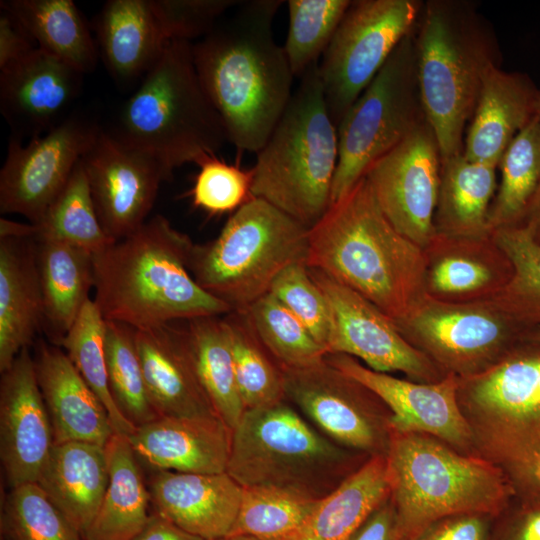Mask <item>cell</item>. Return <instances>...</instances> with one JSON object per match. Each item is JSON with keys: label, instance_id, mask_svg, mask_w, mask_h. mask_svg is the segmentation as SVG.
<instances>
[{"label": "cell", "instance_id": "obj_1", "mask_svg": "<svg viewBox=\"0 0 540 540\" xmlns=\"http://www.w3.org/2000/svg\"><path fill=\"white\" fill-rule=\"evenodd\" d=\"M283 3L240 1L229 18L192 44L200 82L228 142L240 152L257 153L263 147L293 95L295 77L273 35Z\"/></svg>", "mask_w": 540, "mask_h": 540}, {"label": "cell", "instance_id": "obj_2", "mask_svg": "<svg viewBox=\"0 0 540 540\" xmlns=\"http://www.w3.org/2000/svg\"><path fill=\"white\" fill-rule=\"evenodd\" d=\"M426 251L398 232L363 177L309 230L307 266L397 321L427 294Z\"/></svg>", "mask_w": 540, "mask_h": 540}, {"label": "cell", "instance_id": "obj_3", "mask_svg": "<svg viewBox=\"0 0 540 540\" xmlns=\"http://www.w3.org/2000/svg\"><path fill=\"white\" fill-rule=\"evenodd\" d=\"M190 237L155 215L127 237L92 254L94 302L106 321L135 330L232 312L192 277Z\"/></svg>", "mask_w": 540, "mask_h": 540}, {"label": "cell", "instance_id": "obj_4", "mask_svg": "<svg viewBox=\"0 0 540 540\" xmlns=\"http://www.w3.org/2000/svg\"><path fill=\"white\" fill-rule=\"evenodd\" d=\"M413 40L421 104L441 160L461 154L484 73L501 65L495 33L473 3L430 0Z\"/></svg>", "mask_w": 540, "mask_h": 540}, {"label": "cell", "instance_id": "obj_5", "mask_svg": "<svg viewBox=\"0 0 540 540\" xmlns=\"http://www.w3.org/2000/svg\"><path fill=\"white\" fill-rule=\"evenodd\" d=\"M153 158L166 180L185 163L216 154L228 142L224 123L195 69L192 43L168 41L156 64L123 104L116 132Z\"/></svg>", "mask_w": 540, "mask_h": 540}, {"label": "cell", "instance_id": "obj_6", "mask_svg": "<svg viewBox=\"0 0 540 540\" xmlns=\"http://www.w3.org/2000/svg\"><path fill=\"white\" fill-rule=\"evenodd\" d=\"M300 79L271 135L256 153L251 194L310 229L331 206L339 143L319 63Z\"/></svg>", "mask_w": 540, "mask_h": 540}, {"label": "cell", "instance_id": "obj_7", "mask_svg": "<svg viewBox=\"0 0 540 540\" xmlns=\"http://www.w3.org/2000/svg\"><path fill=\"white\" fill-rule=\"evenodd\" d=\"M386 465L397 540H414L447 517H497L514 492L493 465L420 433L390 430Z\"/></svg>", "mask_w": 540, "mask_h": 540}, {"label": "cell", "instance_id": "obj_8", "mask_svg": "<svg viewBox=\"0 0 540 540\" xmlns=\"http://www.w3.org/2000/svg\"><path fill=\"white\" fill-rule=\"evenodd\" d=\"M348 459L346 448L284 399L244 412L232 430L226 472L242 487H275L322 499L351 475L344 472Z\"/></svg>", "mask_w": 540, "mask_h": 540}, {"label": "cell", "instance_id": "obj_9", "mask_svg": "<svg viewBox=\"0 0 540 540\" xmlns=\"http://www.w3.org/2000/svg\"><path fill=\"white\" fill-rule=\"evenodd\" d=\"M309 228L260 198L232 213L220 234L193 244L188 269L205 291L244 311L288 266L306 263Z\"/></svg>", "mask_w": 540, "mask_h": 540}, {"label": "cell", "instance_id": "obj_10", "mask_svg": "<svg viewBox=\"0 0 540 540\" xmlns=\"http://www.w3.org/2000/svg\"><path fill=\"white\" fill-rule=\"evenodd\" d=\"M425 120L412 31L337 126L339 157L331 204L344 197L373 163Z\"/></svg>", "mask_w": 540, "mask_h": 540}, {"label": "cell", "instance_id": "obj_11", "mask_svg": "<svg viewBox=\"0 0 540 540\" xmlns=\"http://www.w3.org/2000/svg\"><path fill=\"white\" fill-rule=\"evenodd\" d=\"M419 0H354L319 62L330 115L338 126L419 18Z\"/></svg>", "mask_w": 540, "mask_h": 540}, {"label": "cell", "instance_id": "obj_12", "mask_svg": "<svg viewBox=\"0 0 540 540\" xmlns=\"http://www.w3.org/2000/svg\"><path fill=\"white\" fill-rule=\"evenodd\" d=\"M527 342L459 384L496 450L515 468L540 455V346Z\"/></svg>", "mask_w": 540, "mask_h": 540}, {"label": "cell", "instance_id": "obj_13", "mask_svg": "<svg viewBox=\"0 0 540 540\" xmlns=\"http://www.w3.org/2000/svg\"><path fill=\"white\" fill-rule=\"evenodd\" d=\"M92 118L72 113L24 145L12 136L0 171V212L37 224L99 134Z\"/></svg>", "mask_w": 540, "mask_h": 540}, {"label": "cell", "instance_id": "obj_14", "mask_svg": "<svg viewBox=\"0 0 540 540\" xmlns=\"http://www.w3.org/2000/svg\"><path fill=\"white\" fill-rule=\"evenodd\" d=\"M282 372L285 399L324 436L344 448L386 456L389 418L373 411V392L325 358Z\"/></svg>", "mask_w": 540, "mask_h": 540}, {"label": "cell", "instance_id": "obj_15", "mask_svg": "<svg viewBox=\"0 0 540 540\" xmlns=\"http://www.w3.org/2000/svg\"><path fill=\"white\" fill-rule=\"evenodd\" d=\"M440 168L437 139L425 120L364 175L389 222L424 250L437 236Z\"/></svg>", "mask_w": 540, "mask_h": 540}, {"label": "cell", "instance_id": "obj_16", "mask_svg": "<svg viewBox=\"0 0 540 540\" xmlns=\"http://www.w3.org/2000/svg\"><path fill=\"white\" fill-rule=\"evenodd\" d=\"M394 322L411 344L454 369L474 366L515 339L526 340L530 330L486 301L452 302L429 294Z\"/></svg>", "mask_w": 540, "mask_h": 540}, {"label": "cell", "instance_id": "obj_17", "mask_svg": "<svg viewBox=\"0 0 540 540\" xmlns=\"http://www.w3.org/2000/svg\"><path fill=\"white\" fill-rule=\"evenodd\" d=\"M308 268L331 311L327 354L358 358L368 368L383 373L399 371L423 380L434 375L429 358L400 333L389 316L323 271Z\"/></svg>", "mask_w": 540, "mask_h": 540}, {"label": "cell", "instance_id": "obj_18", "mask_svg": "<svg viewBox=\"0 0 540 540\" xmlns=\"http://www.w3.org/2000/svg\"><path fill=\"white\" fill-rule=\"evenodd\" d=\"M92 200L106 234L121 240L148 219L166 177L159 164L100 130L81 158Z\"/></svg>", "mask_w": 540, "mask_h": 540}, {"label": "cell", "instance_id": "obj_19", "mask_svg": "<svg viewBox=\"0 0 540 540\" xmlns=\"http://www.w3.org/2000/svg\"><path fill=\"white\" fill-rule=\"evenodd\" d=\"M325 359L388 407L391 431L426 433L457 446L472 439L471 427L458 404L460 381L454 373L435 383H414L374 371L349 355L326 354Z\"/></svg>", "mask_w": 540, "mask_h": 540}, {"label": "cell", "instance_id": "obj_20", "mask_svg": "<svg viewBox=\"0 0 540 540\" xmlns=\"http://www.w3.org/2000/svg\"><path fill=\"white\" fill-rule=\"evenodd\" d=\"M54 444L51 420L27 347L1 372L0 459L9 487L37 483Z\"/></svg>", "mask_w": 540, "mask_h": 540}, {"label": "cell", "instance_id": "obj_21", "mask_svg": "<svg viewBox=\"0 0 540 540\" xmlns=\"http://www.w3.org/2000/svg\"><path fill=\"white\" fill-rule=\"evenodd\" d=\"M83 75L39 48L0 70V110L13 136L35 138L66 118Z\"/></svg>", "mask_w": 540, "mask_h": 540}, {"label": "cell", "instance_id": "obj_22", "mask_svg": "<svg viewBox=\"0 0 540 540\" xmlns=\"http://www.w3.org/2000/svg\"><path fill=\"white\" fill-rule=\"evenodd\" d=\"M127 438L151 471L217 474L227 470L232 430L218 416L158 417Z\"/></svg>", "mask_w": 540, "mask_h": 540}, {"label": "cell", "instance_id": "obj_23", "mask_svg": "<svg viewBox=\"0 0 540 540\" xmlns=\"http://www.w3.org/2000/svg\"><path fill=\"white\" fill-rule=\"evenodd\" d=\"M154 512L204 540L226 537L235 523L243 487L227 472L152 471L146 478Z\"/></svg>", "mask_w": 540, "mask_h": 540}, {"label": "cell", "instance_id": "obj_24", "mask_svg": "<svg viewBox=\"0 0 540 540\" xmlns=\"http://www.w3.org/2000/svg\"><path fill=\"white\" fill-rule=\"evenodd\" d=\"M135 343L159 417L217 416L198 378L182 321L135 330Z\"/></svg>", "mask_w": 540, "mask_h": 540}, {"label": "cell", "instance_id": "obj_25", "mask_svg": "<svg viewBox=\"0 0 540 540\" xmlns=\"http://www.w3.org/2000/svg\"><path fill=\"white\" fill-rule=\"evenodd\" d=\"M33 359L54 442L82 441L105 447L116 434L107 410L65 351L40 341Z\"/></svg>", "mask_w": 540, "mask_h": 540}, {"label": "cell", "instance_id": "obj_26", "mask_svg": "<svg viewBox=\"0 0 540 540\" xmlns=\"http://www.w3.org/2000/svg\"><path fill=\"white\" fill-rule=\"evenodd\" d=\"M538 89L528 74L491 65L464 138V157L498 167L510 142L536 116Z\"/></svg>", "mask_w": 540, "mask_h": 540}, {"label": "cell", "instance_id": "obj_27", "mask_svg": "<svg viewBox=\"0 0 540 540\" xmlns=\"http://www.w3.org/2000/svg\"><path fill=\"white\" fill-rule=\"evenodd\" d=\"M427 254V294L446 301L483 300L511 277L512 267L491 236L435 237Z\"/></svg>", "mask_w": 540, "mask_h": 540}, {"label": "cell", "instance_id": "obj_28", "mask_svg": "<svg viewBox=\"0 0 540 540\" xmlns=\"http://www.w3.org/2000/svg\"><path fill=\"white\" fill-rule=\"evenodd\" d=\"M42 325L35 238L0 237V372L29 347Z\"/></svg>", "mask_w": 540, "mask_h": 540}, {"label": "cell", "instance_id": "obj_29", "mask_svg": "<svg viewBox=\"0 0 540 540\" xmlns=\"http://www.w3.org/2000/svg\"><path fill=\"white\" fill-rule=\"evenodd\" d=\"M108 481L105 447L68 441L54 444L37 484L84 539Z\"/></svg>", "mask_w": 540, "mask_h": 540}, {"label": "cell", "instance_id": "obj_30", "mask_svg": "<svg viewBox=\"0 0 540 540\" xmlns=\"http://www.w3.org/2000/svg\"><path fill=\"white\" fill-rule=\"evenodd\" d=\"M98 51L119 82L142 79L166 45L149 0H110L94 22Z\"/></svg>", "mask_w": 540, "mask_h": 540}, {"label": "cell", "instance_id": "obj_31", "mask_svg": "<svg viewBox=\"0 0 540 540\" xmlns=\"http://www.w3.org/2000/svg\"><path fill=\"white\" fill-rule=\"evenodd\" d=\"M497 166L472 162L463 153L441 160L434 224L438 235L491 236L488 212L497 190Z\"/></svg>", "mask_w": 540, "mask_h": 540}, {"label": "cell", "instance_id": "obj_32", "mask_svg": "<svg viewBox=\"0 0 540 540\" xmlns=\"http://www.w3.org/2000/svg\"><path fill=\"white\" fill-rule=\"evenodd\" d=\"M43 324L52 344L59 345L94 289L92 253L64 242L37 239Z\"/></svg>", "mask_w": 540, "mask_h": 540}, {"label": "cell", "instance_id": "obj_33", "mask_svg": "<svg viewBox=\"0 0 540 540\" xmlns=\"http://www.w3.org/2000/svg\"><path fill=\"white\" fill-rule=\"evenodd\" d=\"M388 497L386 456H371L282 540H349Z\"/></svg>", "mask_w": 540, "mask_h": 540}, {"label": "cell", "instance_id": "obj_34", "mask_svg": "<svg viewBox=\"0 0 540 540\" xmlns=\"http://www.w3.org/2000/svg\"><path fill=\"white\" fill-rule=\"evenodd\" d=\"M105 450L109 481L84 539L132 540L151 514L147 481L127 436L116 433Z\"/></svg>", "mask_w": 540, "mask_h": 540}, {"label": "cell", "instance_id": "obj_35", "mask_svg": "<svg viewBox=\"0 0 540 540\" xmlns=\"http://www.w3.org/2000/svg\"><path fill=\"white\" fill-rule=\"evenodd\" d=\"M0 7L22 23L39 49L82 74L95 68L96 40L72 0H5Z\"/></svg>", "mask_w": 540, "mask_h": 540}, {"label": "cell", "instance_id": "obj_36", "mask_svg": "<svg viewBox=\"0 0 540 540\" xmlns=\"http://www.w3.org/2000/svg\"><path fill=\"white\" fill-rule=\"evenodd\" d=\"M223 316H203L182 323L200 383L217 416L233 430L246 409L236 381L230 334Z\"/></svg>", "mask_w": 540, "mask_h": 540}, {"label": "cell", "instance_id": "obj_37", "mask_svg": "<svg viewBox=\"0 0 540 540\" xmlns=\"http://www.w3.org/2000/svg\"><path fill=\"white\" fill-rule=\"evenodd\" d=\"M491 238L509 260L512 274L483 301L529 329L540 326V245L520 225L497 228Z\"/></svg>", "mask_w": 540, "mask_h": 540}, {"label": "cell", "instance_id": "obj_38", "mask_svg": "<svg viewBox=\"0 0 540 540\" xmlns=\"http://www.w3.org/2000/svg\"><path fill=\"white\" fill-rule=\"evenodd\" d=\"M500 183L488 212L491 232L516 225L540 184V120L535 116L500 158Z\"/></svg>", "mask_w": 540, "mask_h": 540}, {"label": "cell", "instance_id": "obj_39", "mask_svg": "<svg viewBox=\"0 0 540 540\" xmlns=\"http://www.w3.org/2000/svg\"><path fill=\"white\" fill-rule=\"evenodd\" d=\"M36 226L34 238L71 244L92 254L115 242L98 218L81 159Z\"/></svg>", "mask_w": 540, "mask_h": 540}, {"label": "cell", "instance_id": "obj_40", "mask_svg": "<svg viewBox=\"0 0 540 540\" xmlns=\"http://www.w3.org/2000/svg\"><path fill=\"white\" fill-rule=\"evenodd\" d=\"M230 334L236 381L246 410L285 399L282 368L256 335L245 311L223 316Z\"/></svg>", "mask_w": 540, "mask_h": 540}, {"label": "cell", "instance_id": "obj_41", "mask_svg": "<svg viewBox=\"0 0 540 540\" xmlns=\"http://www.w3.org/2000/svg\"><path fill=\"white\" fill-rule=\"evenodd\" d=\"M105 320L88 299L59 343L77 371L102 402L117 434L129 436L135 426L120 412L110 392L104 351Z\"/></svg>", "mask_w": 540, "mask_h": 540}, {"label": "cell", "instance_id": "obj_42", "mask_svg": "<svg viewBox=\"0 0 540 540\" xmlns=\"http://www.w3.org/2000/svg\"><path fill=\"white\" fill-rule=\"evenodd\" d=\"M321 499L275 487H243L239 511L228 536L282 540L314 511Z\"/></svg>", "mask_w": 540, "mask_h": 540}, {"label": "cell", "instance_id": "obj_43", "mask_svg": "<svg viewBox=\"0 0 540 540\" xmlns=\"http://www.w3.org/2000/svg\"><path fill=\"white\" fill-rule=\"evenodd\" d=\"M104 351L111 395L120 412L136 427L156 418L135 343V329L105 320Z\"/></svg>", "mask_w": 540, "mask_h": 540}, {"label": "cell", "instance_id": "obj_44", "mask_svg": "<svg viewBox=\"0 0 540 540\" xmlns=\"http://www.w3.org/2000/svg\"><path fill=\"white\" fill-rule=\"evenodd\" d=\"M244 311L256 335L282 369L311 366L325 358L326 350L270 292Z\"/></svg>", "mask_w": 540, "mask_h": 540}, {"label": "cell", "instance_id": "obj_45", "mask_svg": "<svg viewBox=\"0 0 540 540\" xmlns=\"http://www.w3.org/2000/svg\"><path fill=\"white\" fill-rule=\"evenodd\" d=\"M289 25L283 45L294 77L319 63L351 0H288Z\"/></svg>", "mask_w": 540, "mask_h": 540}, {"label": "cell", "instance_id": "obj_46", "mask_svg": "<svg viewBox=\"0 0 540 540\" xmlns=\"http://www.w3.org/2000/svg\"><path fill=\"white\" fill-rule=\"evenodd\" d=\"M0 540L84 539L37 483H25L4 496Z\"/></svg>", "mask_w": 540, "mask_h": 540}, {"label": "cell", "instance_id": "obj_47", "mask_svg": "<svg viewBox=\"0 0 540 540\" xmlns=\"http://www.w3.org/2000/svg\"><path fill=\"white\" fill-rule=\"evenodd\" d=\"M326 350L332 329L329 304L312 279L306 263L285 268L273 281L270 291Z\"/></svg>", "mask_w": 540, "mask_h": 540}, {"label": "cell", "instance_id": "obj_48", "mask_svg": "<svg viewBox=\"0 0 540 540\" xmlns=\"http://www.w3.org/2000/svg\"><path fill=\"white\" fill-rule=\"evenodd\" d=\"M199 172L190 191L192 203L212 215L235 212L252 197V169L244 170L217 158L203 156L196 163Z\"/></svg>", "mask_w": 540, "mask_h": 540}, {"label": "cell", "instance_id": "obj_49", "mask_svg": "<svg viewBox=\"0 0 540 540\" xmlns=\"http://www.w3.org/2000/svg\"><path fill=\"white\" fill-rule=\"evenodd\" d=\"M152 13L166 42H191L203 38L220 17L239 0H149Z\"/></svg>", "mask_w": 540, "mask_h": 540}, {"label": "cell", "instance_id": "obj_50", "mask_svg": "<svg viewBox=\"0 0 540 540\" xmlns=\"http://www.w3.org/2000/svg\"><path fill=\"white\" fill-rule=\"evenodd\" d=\"M492 516L458 515L434 522L414 540H490Z\"/></svg>", "mask_w": 540, "mask_h": 540}, {"label": "cell", "instance_id": "obj_51", "mask_svg": "<svg viewBox=\"0 0 540 540\" xmlns=\"http://www.w3.org/2000/svg\"><path fill=\"white\" fill-rule=\"evenodd\" d=\"M37 44L22 23L7 9L0 11V70L37 49Z\"/></svg>", "mask_w": 540, "mask_h": 540}, {"label": "cell", "instance_id": "obj_52", "mask_svg": "<svg viewBox=\"0 0 540 540\" xmlns=\"http://www.w3.org/2000/svg\"><path fill=\"white\" fill-rule=\"evenodd\" d=\"M349 540H397L394 506L388 497Z\"/></svg>", "mask_w": 540, "mask_h": 540}, {"label": "cell", "instance_id": "obj_53", "mask_svg": "<svg viewBox=\"0 0 540 540\" xmlns=\"http://www.w3.org/2000/svg\"><path fill=\"white\" fill-rule=\"evenodd\" d=\"M496 540H540V501L519 510L500 530Z\"/></svg>", "mask_w": 540, "mask_h": 540}, {"label": "cell", "instance_id": "obj_54", "mask_svg": "<svg viewBox=\"0 0 540 540\" xmlns=\"http://www.w3.org/2000/svg\"><path fill=\"white\" fill-rule=\"evenodd\" d=\"M132 540H204L153 512L141 531Z\"/></svg>", "mask_w": 540, "mask_h": 540}, {"label": "cell", "instance_id": "obj_55", "mask_svg": "<svg viewBox=\"0 0 540 540\" xmlns=\"http://www.w3.org/2000/svg\"><path fill=\"white\" fill-rule=\"evenodd\" d=\"M516 225L522 226L534 242L540 245V184Z\"/></svg>", "mask_w": 540, "mask_h": 540}, {"label": "cell", "instance_id": "obj_56", "mask_svg": "<svg viewBox=\"0 0 540 540\" xmlns=\"http://www.w3.org/2000/svg\"><path fill=\"white\" fill-rule=\"evenodd\" d=\"M36 226L32 223L14 222L5 218L0 219V237L35 236Z\"/></svg>", "mask_w": 540, "mask_h": 540}, {"label": "cell", "instance_id": "obj_57", "mask_svg": "<svg viewBox=\"0 0 540 540\" xmlns=\"http://www.w3.org/2000/svg\"><path fill=\"white\" fill-rule=\"evenodd\" d=\"M516 470L521 474L522 478L540 489V455L532 457L517 467Z\"/></svg>", "mask_w": 540, "mask_h": 540}, {"label": "cell", "instance_id": "obj_58", "mask_svg": "<svg viewBox=\"0 0 540 540\" xmlns=\"http://www.w3.org/2000/svg\"><path fill=\"white\" fill-rule=\"evenodd\" d=\"M526 341L540 346V326L534 327L529 330L526 335Z\"/></svg>", "mask_w": 540, "mask_h": 540}, {"label": "cell", "instance_id": "obj_59", "mask_svg": "<svg viewBox=\"0 0 540 540\" xmlns=\"http://www.w3.org/2000/svg\"><path fill=\"white\" fill-rule=\"evenodd\" d=\"M213 540H257L253 537L249 536H243V535H232V536H226L223 538L213 539Z\"/></svg>", "mask_w": 540, "mask_h": 540}, {"label": "cell", "instance_id": "obj_60", "mask_svg": "<svg viewBox=\"0 0 540 540\" xmlns=\"http://www.w3.org/2000/svg\"><path fill=\"white\" fill-rule=\"evenodd\" d=\"M535 115L540 120V88L538 89V94H537V99H536Z\"/></svg>", "mask_w": 540, "mask_h": 540}, {"label": "cell", "instance_id": "obj_61", "mask_svg": "<svg viewBox=\"0 0 540 540\" xmlns=\"http://www.w3.org/2000/svg\"><path fill=\"white\" fill-rule=\"evenodd\" d=\"M84 540H87V539H84Z\"/></svg>", "mask_w": 540, "mask_h": 540}]
</instances>
